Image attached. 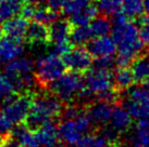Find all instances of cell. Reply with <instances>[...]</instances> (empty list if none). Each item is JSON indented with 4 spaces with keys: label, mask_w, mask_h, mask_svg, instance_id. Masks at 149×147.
<instances>
[{
    "label": "cell",
    "mask_w": 149,
    "mask_h": 147,
    "mask_svg": "<svg viewBox=\"0 0 149 147\" xmlns=\"http://www.w3.org/2000/svg\"><path fill=\"white\" fill-rule=\"evenodd\" d=\"M111 35L118 50L116 63L119 67L128 66L135 57L143 53L145 45L139 37L138 27L124 14L114 16Z\"/></svg>",
    "instance_id": "cell-1"
},
{
    "label": "cell",
    "mask_w": 149,
    "mask_h": 147,
    "mask_svg": "<svg viewBox=\"0 0 149 147\" xmlns=\"http://www.w3.org/2000/svg\"><path fill=\"white\" fill-rule=\"evenodd\" d=\"M64 103L51 92L36 93L24 123L33 131L37 130L46 122L60 119Z\"/></svg>",
    "instance_id": "cell-2"
},
{
    "label": "cell",
    "mask_w": 149,
    "mask_h": 147,
    "mask_svg": "<svg viewBox=\"0 0 149 147\" xmlns=\"http://www.w3.org/2000/svg\"><path fill=\"white\" fill-rule=\"evenodd\" d=\"M3 75L10 80L17 93L31 91L37 83L35 77V65L29 57L19 56L7 63Z\"/></svg>",
    "instance_id": "cell-3"
},
{
    "label": "cell",
    "mask_w": 149,
    "mask_h": 147,
    "mask_svg": "<svg viewBox=\"0 0 149 147\" xmlns=\"http://www.w3.org/2000/svg\"><path fill=\"white\" fill-rule=\"evenodd\" d=\"M47 89L63 103H74L76 100H81L85 91L83 76L70 70L50 82Z\"/></svg>",
    "instance_id": "cell-4"
},
{
    "label": "cell",
    "mask_w": 149,
    "mask_h": 147,
    "mask_svg": "<svg viewBox=\"0 0 149 147\" xmlns=\"http://www.w3.org/2000/svg\"><path fill=\"white\" fill-rule=\"evenodd\" d=\"M35 94L36 93L33 91H27L10 95L2 101L1 113L13 124L24 123L29 113Z\"/></svg>",
    "instance_id": "cell-5"
},
{
    "label": "cell",
    "mask_w": 149,
    "mask_h": 147,
    "mask_svg": "<svg viewBox=\"0 0 149 147\" xmlns=\"http://www.w3.org/2000/svg\"><path fill=\"white\" fill-rule=\"evenodd\" d=\"M66 66L63 58L57 53H49L39 57L35 63V77L42 89H47L50 82L65 73Z\"/></svg>",
    "instance_id": "cell-6"
},
{
    "label": "cell",
    "mask_w": 149,
    "mask_h": 147,
    "mask_svg": "<svg viewBox=\"0 0 149 147\" xmlns=\"http://www.w3.org/2000/svg\"><path fill=\"white\" fill-rule=\"evenodd\" d=\"M83 79L86 90L91 95H98L101 92L116 87L114 74L111 69L91 67L86 73L83 74Z\"/></svg>",
    "instance_id": "cell-7"
},
{
    "label": "cell",
    "mask_w": 149,
    "mask_h": 147,
    "mask_svg": "<svg viewBox=\"0 0 149 147\" xmlns=\"http://www.w3.org/2000/svg\"><path fill=\"white\" fill-rule=\"evenodd\" d=\"M71 23L65 20H57L49 27L50 42L54 45V53L60 56L65 55L71 48Z\"/></svg>",
    "instance_id": "cell-8"
},
{
    "label": "cell",
    "mask_w": 149,
    "mask_h": 147,
    "mask_svg": "<svg viewBox=\"0 0 149 147\" xmlns=\"http://www.w3.org/2000/svg\"><path fill=\"white\" fill-rule=\"evenodd\" d=\"M63 61L66 69L77 74H84L93 66V55L89 50L83 47H77L71 49L65 55H63Z\"/></svg>",
    "instance_id": "cell-9"
},
{
    "label": "cell",
    "mask_w": 149,
    "mask_h": 147,
    "mask_svg": "<svg viewBox=\"0 0 149 147\" xmlns=\"http://www.w3.org/2000/svg\"><path fill=\"white\" fill-rule=\"evenodd\" d=\"M86 110L91 116L94 124L97 126V129L107 126L108 121H110L112 113V104L104 101H98L97 103L86 104Z\"/></svg>",
    "instance_id": "cell-10"
},
{
    "label": "cell",
    "mask_w": 149,
    "mask_h": 147,
    "mask_svg": "<svg viewBox=\"0 0 149 147\" xmlns=\"http://www.w3.org/2000/svg\"><path fill=\"white\" fill-rule=\"evenodd\" d=\"M24 51V47L22 41L13 39L10 37H1L0 38V62L9 63L21 56Z\"/></svg>",
    "instance_id": "cell-11"
},
{
    "label": "cell",
    "mask_w": 149,
    "mask_h": 147,
    "mask_svg": "<svg viewBox=\"0 0 149 147\" xmlns=\"http://www.w3.org/2000/svg\"><path fill=\"white\" fill-rule=\"evenodd\" d=\"M133 122V117L130 115L126 107L120 105V103L114 104L112 107L111 117H110V123L111 127L119 133L126 132L131 129Z\"/></svg>",
    "instance_id": "cell-12"
},
{
    "label": "cell",
    "mask_w": 149,
    "mask_h": 147,
    "mask_svg": "<svg viewBox=\"0 0 149 147\" xmlns=\"http://www.w3.org/2000/svg\"><path fill=\"white\" fill-rule=\"evenodd\" d=\"M29 20L24 16H13L8 21L3 22L2 30L6 36L17 39V40L23 41L25 38L27 28H29Z\"/></svg>",
    "instance_id": "cell-13"
},
{
    "label": "cell",
    "mask_w": 149,
    "mask_h": 147,
    "mask_svg": "<svg viewBox=\"0 0 149 147\" xmlns=\"http://www.w3.org/2000/svg\"><path fill=\"white\" fill-rule=\"evenodd\" d=\"M88 50L94 57H104L112 56L116 53V45L112 37L102 36L95 37V39H91L88 43Z\"/></svg>",
    "instance_id": "cell-14"
},
{
    "label": "cell",
    "mask_w": 149,
    "mask_h": 147,
    "mask_svg": "<svg viewBox=\"0 0 149 147\" xmlns=\"http://www.w3.org/2000/svg\"><path fill=\"white\" fill-rule=\"evenodd\" d=\"M58 131L61 142L66 145H71V146H76V144L79 143V139H82V136L84 135L83 132L77 127L74 119L61 120Z\"/></svg>",
    "instance_id": "cell-15"
},
{
    "label": "cell",
    "mask_w": 149,
    "mask_h": 147,
    "mask_svg": "<svg viewBox=\"0 0 149 147\" xmlns=\"http://www.w3.org/2000/svg\"><path fill=\"white\" fill-rule=\"evenodd\" d=\"M36 137L39 145L44 147H59L60 146V136H59L58 128L54 126L52 121L46 122L35 130Z\"/></svg>",
    "instance_id": "cell-16"
},
{
    "label": "cell",
    "mask_w": 149,
    "mask_h": 147,
    "mask_svg": "<svg viewBox=\"0 0 149 147\" xmlns=\"http://www.w3.org/2000/svg\"><path fill=\"white\" fill-rule=\"evenodd\" d=\"M26 41L31 45H44L50 41L49 37V28L47 25L33 22L29 25V28L25 35Z\"/></svg>",
    "instance_id": "cell-17"
},
{
    "label": "cell",
    "mask_w": 149,
    "mask_h": 147,
    "mask_svg": "<svg viewBox=\"0 0 149 147\" xmlns=\"http://www.w3.org/2000/svg\"><path fill=\"white\" fill-rule=\"evenodd\" d=\"M11 134L14 136L22 147H38L39 143L36 137L35 131L29 129L25 123L17 124L11 129Z\"/></svg>",
    "instance_id": "cell-18"
},
{
    "label": "cell",
    "mask_w": 149,
    "mask_h": 147,
    "mask_svg": "<svg viewBox=\"0 0 149 147\" xmlns=\"http://www.w3.org/2000/svg\"><path fill=\"white\" fill-rule=\"evenodd\" d=\"M131 70L135 82L144 83L149 79V55L141 54L134 58L131 63Z\"/></svg>",
    "instance_id": "cell-19"
},
{
    "label": "cell",
    "mask_w": 149,
    "mask_h": 147,
    "mask_svg": "<svg viewBox=\"0 0 149 147\" xmlns=\"http://www.w3.org/2000/svg\"><path fill=\"white\" fill-rule=\"evenodd\" d=\"M93 38H95L93 35L89 25H79L74 26L71 29L70 41L72 45L82 47V45L89 43Z\"/></svg>",
    "instance_id": "cell-20"
},
{
    "label": "cell",
    "mask_w": 149,
    "mask_h": 147,
    "mask_svg": "<svg viewBox=\"0 0 149 147\" xmlns=\"http://www.w3.org/2000/svg\"><path fill=\"white\" fill-rule=\"evenodd\" d=\"M132 144L134 147H149V119L138 120L132 135Z\"/></svg>",
    "instance_id": "cell-21"
},
{
    "label": "cell",
    "mask_w": 149,
    "mask_h": 147,
    "mask_svg": "<svg viewBox=\"0 0 149 147\" xmlns=\"http://www.w3.org/2000/svg\"><path fill=\"white\" fill-rule=\"evenodd\" d=\"M109 145L107 137L98 129L97 131H91L82 136L76 147H106Z\"/></svg>",
    "instance_id": "cell-22"
},
{
    "label": "cell",
    "mask_w": 149,
    "mask_h": 147,
    "mask_svg": "<svg viewBox=\"0 0 149 147\" xmlns=\"http://www.w3.org/2000/svg\"><path fill=\"white\" fill-rule=\"evenodd\" d=\"M135 79L133 76V73L131 68L127 66L125 67H119L114 74V86L119 91H123L130 89L134 84Z\"/></svg>",
    "instance_id": "cell-23"
},
{
    "label": "cell",
    "mask_w": 149,
    "mask_h": 147,
    "mask_svg": "<svg viewBox=\"0 0 149 147\" xmlns=\"http://www.w3.org/2000/svg\"><path fill=\"white\" fill-rule=\"evenodd\" d=\"M98 8L94 4H89L86 8L79 11L74 15L70 16V23L73 26H79V25H89L91 21L97 16Z\"/></svg>",
    "instance_id": "cell-24"
},
{
    "label": "cell",
    "mask_w": 149,
    "mask_h": 147,
    "mask_svg": "<svg viewBox=\"0 0 149 147\" xmlns=\"http://www.w3.org/2000/svg\"><path fill=\"white\" fill-rule=\"evenodd\" d=\"M144 12V0H122V13L127 19H137Z\"/></svg>",
    "instance_id": "cell-25"
},
{
    "label": "cell",
    "mask_w": 149,
    "mask_h": 147,
    "mask_svg": "<svg viewBox=\"0 0 149 147\" xmlns=\"http://www.w3.org/2000/svg\"><path fill=\"white\" fill-rule=\"evenodd\" d=\"M89 27L94 37H102L108 36L111 33L112 24L106 15H102V16H96L89 23Z\"/></svg>",
    "instance_id": "cell-26"
},
{
    "label": "cell",
    "mask_w": 149,
    "mask_h": 147,
    "mask_svg": "<svg viewBox=\"0 0 149 147\" xmlns=\"http://www.w3.org/2000/svg\"><path fill=\"white\" fill-rule=\"evenodd\" d=\"M98 11L106 16H116L122 12V0H97Z\"/></svg>",
    "instance_id": "cell-27"
},
{
    "label": "cell",
    "mask_w": 149,
    "mask_h": 147,
    "mask_svg": "<svg viewBox=\"0 0 149 147\" xmlns=\"http://www.w3.org/2000/svg\"><path fill=\"white\" fill-rule=\"evenodd\" d=\"M33 20L35 22L42 23L45 25L52 24L54 21L58 20V13L49 7H37L35 8L33 15Z\"/></svg>",
    "instance_id": "cell-28"
},
{
    "label": "cell",
    "mask_w": 149,
    "mask_h": 147,
    "mask_svg": "<svg viewBox=\"0 0 149 147\" xmlns=\"http://www.w3.org/2000/svg\"><path fill=\"white\" fill-rule=\"evenodd\" d=\"M128 98L133 102H136L149 108V89L143 84L136 88H133L128 93Z\"/></svg>",
    "instance_id": "cell-29"
},
{
    "label": "cell",
    "mask_w": 149,
    "mask_h": 147,
    "mask_svg": "<svg viewBox=\"0 0 149 147\" xmlns=\"http://www.w3.org/2000/svg\"><path fill=\"white\" fill-rule=\"evenodd\" d=\"M125 107L128 110L130 115L134 119L143 120V119H149V108L143 106L136 102H133L128 98V101L125 103Z\"/></svg>",
    "instance_id": "cell-30"
},
{
    "label": "cell",
    "mask_w": 149,
    "mask_h": 147,
    "mask_svg": "<svg viewBox=\"0 0 149 147\" xmlns=\"http://www.w3.org/2000/svg\"><path fill=\"white\" fill-rule=\"evenodd\" d=\"M91 4V0H65L63 4V13L70 17L82 11Z\"/></svg>",
    "instance_id": "cell-31"
},
{
    "label": "cell",
    "mask_w": 149,
    "mask_h": 147,
    "mask_svg": "<svg viewBox=\"0 0 149 147\" xmlns=\"http://www.w3.org/2000/svg\"><path fill=\"white\" fill-rule=\"evenodd\" d=\"M17 93L14 87L12 86V83L10 82L8 78L4 76L3 74H0V100L1 102L4 98H9L12 94Z\"/></svg>",
    "instance_id": "cell-32"
},
{
    "label": "cell",
    "mask_w": 149,
    "mask_h": 147,
    "mask_svg": "<svg viewBox=\"0 0 149 147\" xmlns=\"http://www.w3.org/2000/svg\"><path fill=\"white\" fill-rule=\"evenodd\" d=\"M139 37L145 45H149V14L147 16L141 17L139 21Z\"/></svg>",
    "instance_id": "cell-33"
},
{
    "label": "cell",
    "mask_w": 149,
    "mask_h": 147,
    "mask_svg": "<svg viewBox=\"0 0 149 147\" xmlns=\"http://www.w3.org/2000/svg\"><path fill=\"white\" fill-rule=\"evenodd\" d=\"M112 56H104V57H97L96 58L94 67H98V68H104V69H112V66L114 64Z\"/></svg>",
    "instance_id": "cell-34"
},
{
    "label": "cell",
    "mask_w": 149,
    "mask_h": 147,
    "mask_svg": "<svg viewBox=\"0 0 149 147\" xmlns=\"http://www.w3.org/2000/svg\"><path fill=\"white\" fill-rule=\"evenodd\" d=\"M0 147H22L21 144L14 139V136L11 134V131L2 135Z\"/></svg>",
    "instance_id": "cell-35"
},
{
    "label": "cell",
    "mask_w": 149,
    "mask_h": 147,
    "mask_svg": "<svg viewBox=\"0 0 149 147\" xmlns=\"http://www.w3.org/2000/svg\"><path fill=\"white\" fill-rule=\"evenodd\" d=\"M13 123L10 122L8 119L3 116L2 113H0V135H3L8 133L12 129Z\"/></svg>",
    "instance_id": "cell-36"
},
{
    "label": "cell",
    "mask_w": 149,
    "mask_h": 147,
    "mask_svg": "<svg viewBox=\"0 0 149 147\" xmlns=\"http://www.w3.org/2000/svg\"><path fill=\"white\" fill-rule=\"evenodd\" d=\"M65 2V0H47V4L50 9H52L54 11H59L63 8V4Z\"/></svg>",
    "instance_id": "cell-37"
},
{
    "label": "cell",
    "mask_w": 149,
    "mask_h": 147,
    "mask_svg": "<svg viewBox=\"0 0 149 147\" xmlns=\"http://www.w3.org/2000/svg\"><path fill=\"white\" fill-rule=\"evenodd\" d=\"M114 147H134V145H131V144H126V143H123V142H121V139L119 141H116L114 144H112Z\"/></svg>",
    "instance_id": "cell-38"
},
{
    "label": "cell",
    "mask_w": 149,
    "mask_h": 147,
    "mask_svg": "<svg viewBox=\"0 0 149 147\" xmlns=\"http://www.w3.org/2000/svg\"><path fill=\"white\" fill-rule=\"evenodd\" d=\"M144 8L146 12L149 14V0H144Z\"/></svg>",
    "instance_id": "cell-39"
},
{
    "label": "cell",
    "mask_w": 149,
    "mask_h": 147,
    "mask_svg": "<svg viewBox=\"0 0 149 147\" xmlns=\"http://www.w3.org/2000/svg\"><path fill=\"white\" fill-rule=\"evenodd\" d=\"M24 4H35L38 0H22Z\"/></svg>",
    "instance_id": "cell-40"
},
{
    "label": "cell",
    "mask_w": 149,
    "mask_h": 147,
    "mask_svg": "<svg viewBox=\"0 0 149 147\" xmlns=\"http://www.w3.org/2000/svg\"><path fill=\"white\" fill-rule=\"evenodd\" d=\"M2 34H3V30H2V27H0V38L2 37Z\"/></svg>",
    "instance_id": "cell-41"
},
{
    "label": "cell",
    "mask_w": 149,
    "mask_h": 147,
    "mask_svg": "<svg viewBox=\"0 0 149 147\" xmlns=\"http://www.w3.org/2000/svg\"><path fill=\"white\" fill-rule=\"evenodd\" d=\"M106 147H114L113 145H108V146H106Z\"/></svg>",
    "instance_id": "cell-42"
}]
</instances>
